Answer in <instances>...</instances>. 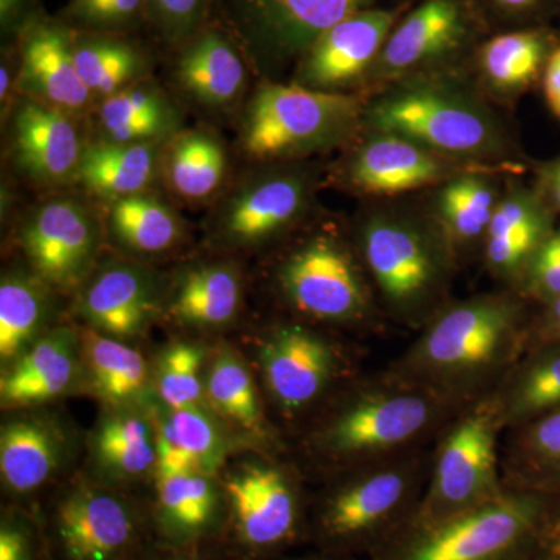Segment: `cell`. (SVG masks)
I'll return each instance as SVG.
<instances>
[{"mask_svg": "<svg viewBox=\"0 0 560 560\" xmlns=\"http://www.w3.org/2000/svg\"><path fill=\"white\" fill-rule=\"evenodd\" d=\"M523 308L506 293L460 301L433 316L389 375L469 407L511 371L521 345Z\"/></svg>", "mask_w": 560, "mask_h": 560, "instance_id": "6da1fadb", "label": "cell"}, {"mask_svg": "<svg viewBox=\"0 0 560 560\" xmlns=\"http://www.w3.org/2000/svg\"><path fill=\"white\" fill-rule=\"evenodd\" d=\"M430 469L420 451L359 467L316 501L308 539L326 555L370 558L412 521Z\"/></svg>", "mask_w": 560, "mask_h": 560, "instance_id": "7a4b0ae2", "label": "cell"}, {"mask_svg": "<svg viewBox=\"0 0 560 560\" xmlns=\"http://www.w3.org/2000/svg\"><path fill=\"white\" fill-rule=\"evenodd\" d=\"M466 408L386 374L350 394L320 423L313 445L359 469L419 451Z\"/></svg>", "mask_w": 560, "mask_h": 560, "instance_id": "3957f363", "label": "cell"}, {"mask_svg": "<svg viewBox=\"0 0 560 560\" xmlns=\"http://www.w3.org/2000/svg\"><path fill=\"white\" fill-rule=\"evenodd\" d=\"M550 510L540 493L499 499L438 522L411 521L370 560H536L548 552Z\"/></svg>", "mask_w": 560, "mask_h": 560, "instance_id": "277c9868", "label": "cell"}, {"mask_svg": "<svg viewBox=\"0 0 560 560\" xmlns=\"http://www.w3.org/2000/svg\"><path fill=\"white\" fill-rule=\"evenodd\" d=\"M368 124L459 162L493 161L506 153L503 131L488 106L451 81L405 80L372 106Z\"/></svg>", "mask_w": 560, "mask_h": 560, "instance_id": "5b68a950", "label": "cell"}, {"mask_svg": "<svg viewBox=\"0 0 560 560\" xmlns=\"http://www.w3.org/2000/svg\"><path fill=\"white\" fill-rule=\"evenodd\" d=\"M360 250L394 316L412 323L440 304L451 276L452 245L436 221L378 210L361 224Z\"/></svg>", "mask_w": 560, "mask_h": 560, "instance_id": "8992f818", "label": "cell"}, {"mask_svg": "<svg viewBox=\"0 0 560 560\" xmlns=\"http://www.w3.org/2000/svg\"><path fill=\"white\" fill-rule=\"evenodd\" d=\"M500 430L488 397L471 404L445 427L431 453L429 485L412 521H445L506 492L499 471Z\"/></svg>", "mask_w": 560, "mask_h": 560, "instance_id": "52a82bcc", "label": "cell"}, {"mask_svg": "<svg viewBox=\"0 0 560 560\" xmlns=\"http://www.w3.org/2000/svg\"><path fill=\"white\" fill-rule=\"evenodd\" d=\"M361 117L359 98L298 84H267L250 101L243 143L254 158L302 156L348 138Z\"/></svg>", "mask_w": 560, "mask_h": 560, "instance_id": "ba28073f", "label": "cell"}, {"mask_svg": "<svg viewBox=\"0 0 560 560\" xmlns=\"http://www.w3.org/2000/svg\"><path fill=\"white\" fill-rule=\"evenodd\" d=\"M228 522L223 545L235 560H270L308 539L311 514L296 481L270 463L243 464L221 482Z\"/></svg>", "mask_w": 560, "mask_h": 560, "instance_id": "9c48e42d", "label": "cell"}, {"mask_svg": "<svg viewBox=\"0 0 560 560\" xmlns=\"http://www.w3.org/2000/svg\"><path fill=\"white\" fill-rule=\"evenodd\" d=\"M44 526L54 560H132L153 540L149 511L91 482L66 490Z\"/></svg>", "mask_w": 560, "mask_h": 560, "instance_id": "30bf717a", "label": "cell"}, {"mask_svg": "<svg viewBox=\"0 0 560 560\" xmlns=\"http://www.w3.org/2000/svg\"><path fill=\"white\" fill-rule=\"evenodd\" d=\"M250 60L264 70L300 65L327 31L386 0H220Z\"/></svg>", "mask_w": 560, "mask_h": 560, "instance_id": "8fae6325", "label": "cell"}, {"mask_svg": "<svg viewBox=\"0 0 560 560\" xmlns=\"http://www.w3.org/2000/svg\"><path fill=\"white\" fill-rule=\"evenodd\" d=\"M294 308L320 320H357L370 311L366 283L352 254L331 235H316L293 250L279 272Z\"/></svg>", "mask_w": 560, "mask_h": 560, "instance_id": "7c38bea8", "label": "cell"}, {"mask_svg": "<svg viewBox=\"0 0 560 560\" xmlns=\"http://www.w3.org/2000/svg\"><path fill=\"white\" fill-rule=\"evenodd\" d=\"M22 248L35 275L58 290H73L90 275L101 228L86 206L61 198L39 206L22 230Z\"/></svg>", "mask_w": 560, "mask_h": 560, "instance_id": "4fadbf2b", "label": "cell"}, {"mask_svg": "<svg viewBox=\"0 0 560 560\" xmlns=\"http://www.w3.org/2000/svg\"><path fill=\"white\" fill-rule=\"evenodd\" d=\"M459 161L434 153L401 136L374 131L349 160L346 176L353 189L375 197H396L441 186L460 173L474 172Z\"/></svg>", "mask_w": 560, "mask_h": 560, "instance_id": "5bb4252c", "label": "cell"}, {"mask_svg": "<svg viewBox=\"0 0 560 560\" xmlns=\"http://www.w3.org/2000/svg\"><path fill=\"white\" fill-rule=\"evenodd\" d=\"M469 36L459 0H425L393 28L370 72L381 81L408 80L447 60Z\"/></svg>", "mask_w": 560, "mask_h": 560, "instance_id": "9a60e30c", "label": "cell"}, {"mask_svg": "<svg viewBox=\"0 0 560 560\" xmlns=\"http://www.w3.org/2000/svg\"><path fill=\"white\" fill-rule=\"evenodd\" d=\"M394 10L374 9L353 14L311 47L296 69L298 86L338 92L370 72L396 24Z\"/></svg>", "mask_w": 560, "mask_h": 560, "instance_id": "2e32d148", "label": "cell"}, {"mask_svg": "<svg viewBox=\"0 0 560 560\" xmlns=\"http://www.w3.org/2000/svg\"><path fill=\"white\" fill-rule=\"evenodd\" d=\"M337 353L320 335L301 326L279 327L260 348L265 385L289 412L304 410L329 388Z\"/></svg>", "mask_w": 560, "mask_h": 560, "instance_id": "e0dca14e", "label": "cell"}, {"mask_svg": "<svg viewBox=\"0 0 560 560\" xmlns=\"http://www.w3.org/2000/svg\"><path fill=\"white\" fill-rule=\"evenodd\" d=\"M151 534L168 547L223 544L228 510L223 489L201 470L156 477V497L149 510Z\"/></svg>", "mask_w": 560, "mask_h": 560, "instance_id": "ac0fdd59", "label": "cell"}, {"mask_svg": "<svg viewBox=\"0 0 560 560\" xmlns=\"http://www.w3.org/2000/svg\"><path fill=\"white\" fill-rule=\"evenodd\" d=\"M311 201V183L300 172H272L249 180L223 208L219 230L234 245H259L289 230Z\"/></svg>", "mask_w": 560, "mask_h": 560, "instance_id": "d6986e66", "label": "cell"}, {"mask_svg": "<svg viewBox=\"0 0 560 560\" xmlns=\"http://www.w3.org/2000/svg\"><path fill=\"white\" fill-rule=\"evenodd\" d=\"M80 308L101 334L119 340L138 337L156 315V279L139 265H108L88 282Z\"/></svg>", "mask_w": 560, "mask_h": 560, "instance_id": "ffe728a7", "label": "cell"}, {"mask_svg": "<svg viewBox=\"0 0 560 560\" xmlns=\"http://www.w3.org/2000/svg\"><path fill=\"white\" fill-rule=\"evenodd\" d=\"M13 149L22 171L39 183H60L77 175L83 153L69 114L36 98L25 101L14 113Z\"/></svg>", "mask_w": 560, "mask_h": 560, "instance_id": "44dd1931", "label": "cell"}, {"mask_svg": "<svg viewBox=\"0 0 560 560\" xmlns=\"http://www.w3.org/2000/svg\"><path fill=\"white\" fill-rule=\"evenodd\" d=\"M80 350L75 331L66 327L47 331L3 372L2 407H35L60 397L75 381Z\"/></svg>", "mask_w": 560, "mask_h": 560, "instance_id": "7402d4cb", "label": "cell"}, {"mask_svg": "<svg viewBox=\"0 0 560 560\" xmlns=\"http://www.w3.org/2000/svg\"><path fill=\"white\" fill-rule=\"evenodd\" d=\"M22 79L36 101L68 114L86 108L92 97L73 61V40L57 25L28 28L22 44Z\"/></svg>", "mask_w": 560, "mask_h": 560, "instance_id": "603a6c76", "label": "cell"}, {"mask_svg": "<svg viewBox=\"0 0 560 560\" xmlns=\"http://www.w3.org/2000/svg\"><path fill=\"white\" fill-rule=\"evenodd\" d=\"M65 452V438L49 420L32 416L10 420L0 433L3 486L11 495H31L57 474Z\"/></svg>", "mask_w": 560, "mask_h": 560, "instance_id": "cb8c5ba5", "label": "cell"}, {"mask_svg": "<svg viewBox=\"0 0 560 560\" xmlns=\"http://www.w3.org/2000/svg\"><path fill=\"white\" fill-rule=\"evenodd\" d=\"M158 143H91L81 153L77 176L92 194L117 201L147 189L160 167Z\"/></svg>", "mask_w": 560, "mask_h": 560, "instance_id": "d4e9b609", "label": "cell"}, {"mask_svg": "<svg viewBox=\"0 0 560 560\" xmlns=\"http://www.w3.org/2000/svg\"><path fill=\"white\" fill-rule=\"evenodd\" d=\"M176 75L191 97L209 106L230 105L246 83L241 54L220 32L201 33L180 55Z\"/></svg>", "mask_w": 560, "mask_h": 560, "instance_id": "484cf974", "label": "cell"}, {"mask_svg": "<svg viewBox=\"0 0 560 560\" xmlns=\"http://www.w3.org/2000/svg\"><path fill=\"white\" fill-rule=\"evenodd\" d=\"M555 32L522 28L489 39L480 51V72L500 94H518L544 77L552 50L559 46Z\"/></svg>", "mask_w": 560, "mask_h": 560, "instance_id": "4316f807", "label": "cell"}, {"mask_svg": "<svg viewBox=\"0 0 560 560\" xmlns=\"http://www.w3.org/2000/svg\"><path fill=\"white\" fill-rule=\"evenodd\" d=\"M242 301L238 272L230 265L209 264L191 268L173 291L171 313L178 323L200 329H217L231 323Z\"/></svg>", "mask_w": 560, "mask_h": 560, "instance_id": "83f0119b", "label": "cell"}, {"mask_svg": "<svg viewBox=\"0 0 560 560\" xmlns=\"http://www.w3.org/2000/svg\"><path fill=\"white\" fill-rule=\"evenodd\" d=\"M176 113L160 90L128 86L106 97L98 109L102 140L158 143L176 127Z\"/></svg>", "mask_w": 560, "mask_h": 560, "instance_id": "f1b7e54d", "label": "cell"}, {"mask_svg": "<svg viewBox=\"0 0 560 560\" xmlns=\"http://www.w3.org/2000/svg\"><path fill=\"white\" fill-rule=\"evenodd\" d=\"M83 359L95 393L110 405L136 404L149 388V366L140 352L119 338L84 331Z\"/></svg>", "mask_w": 560, "mask_h": 560, "instance_id": "f546056e", "label": "cell"}, {"mask_svg": "<svg viewBox=\"0 0 560 560\" xmlns=\"http://www.w3.org/2000/svg\"><path fill=\"white\" fill-rule=\"evenodd\" d=\"M500 198L492 180L466 172L445 180L434 200V221L452 246L486 238Z\"/></svg>", "mask_w": 560, "mask_h": 560, "instance_id": "4dcf8cb0", "label": "cell"}, {"mask_svg": "<svg viewBox=\"0 0 560 560\" xmlns=\"http://www.w3.org/2000/svg\"><path fill=\"white\" fill-rule=\"evenodd\" d=\"M50 285L39 276L11 272L0 283V359L13 363L33 342L49 320Z\"/></svg>", "mask_w": 560, "mask_h": 560, "instance_id": "1f68e13d", "label": "cell"}, {"mask_svg": "<svg viewBox=\"0 0 560 560\" xmlns=\"http://www.w3.org/2000/svg\"><path fill=\"white\" fill-rule=\"evenodd\" d=\"M168 187L186 200H206L215 194L226 173V154L206 131H187L172 140L162 154Z\"/></svg>", "mask_w": 560, "mask_h": 560, "instance_id": "d6a6232c", "label": "cell"}, {"mask_svg": "<svg viewBox=\"0 0 560 560\" xmlns=\"http://www.w3.org/2000/svg\"><path fill=\"white\" fill-rule=\"evenodd\" d=\"M206 400L234 429L257 440L268 438V423L248 366L232 350L213 359L205 378Z\"/></svg>", "mask_w": 560, "mask_h": 560, "instance_id": "836d02e7", "label": "cell"}, {"mask_svg": "<svg viewBox=\"0 0 560 560\" xmlns=\"http://www.w3.org/2000/svg\"><path fill=\"white\" fill-rule=\"evenodd\" d=\"M488 400L501 429L522 425L534 416L560 404V353L540 359L515 372H508Z\"/></svg>", "mask_w": 560, "mask_h": 560, "instance_id": "e575fe53", "label": "cell"}, {"mask_svg": "<svg viewBox=\"0 0 560 560\" xmlns=\"http://www.w3.org/2000/svg\"><path fill=\"white\" fill-rule=\"evenodd\" d=\"M109 224L114 237L132 253H164L180 238L176 213L145 191L114 201Z\"/></svg>", "mask_w": 560, "mask_h": 560, "instance_id": "d590c367", "label": "cell"}, {"mask_svg": "<svg viewBox=\"0 0 560 560\" xmlns=\"http://www.w3.org/2000/svg\"><path fill=\"white\" fill-rule=\"evenodd\" d=\"M94 451L106 470L121 480H135L156 470V433L139 416H109L95 431Z\"/></svg>", "mask_w": 560, "mask_h": 560, "instance_id": "8d00e7d4", "label": "cell"}, {"mask_svg": "<svg viewBox=\"0 0 560 560\" xmlns=\"http://www.w3.org/2000/svg\"><path fill=\"white\" fill-rule=\"evenodd\" d=\"M73 61L92 95L105 97L131 86L143 69L138 49L119 39L73 40Z\"/></svg>", "mask_w": 560, "mask_h": 560, "instance_id": "74e56055", "label": "cell"}, {"mask_svg": "<svg viewBox=\"0 0 560 560\" xmlns=\"http://www.w3.org/2000/svg\"><path fill=\"white\" fill-rule=\"evenodd\" d=\"M202 348L194 342H175L158 363L156 388L168 410L201 407L206 399L202 381Z\"/></svg>", "mask_w": 560, "mask_h": 560, "instance_id": "f35d334b", "label": "cell"}, {"mask_svg": "<svg viewBox=\"0 0 560 560\" xmlns=\"http://www.w3.org/2000/svg\"><path fill=\"white\" fill-rule=\"evenodd\" d=\"M165 422L180 447L197 463L198 469L210 474L219 467L226 453V440L215 420L202 407L171 410Z\"/></svg>", "mask_w": 560, "mask_h": 560, "instance_id": "ab89813d", "label": "cell"}, {"mask_svg": "<svg viewBox=\"0 0 560 560\" xmlns=\"http://www.w3.org/2000/svg\"><path fill=\"white\" fill-rule=\"evenodd\" d=\"M49 547L40 521L20 510L3 511L0 560H47Z\"/></svg>", "mask_w": 560, "mask_h": 560, "instance_id": "60d3db41", "label": "cell"}, {"mask_svg": "<svg viewBox=\"0 0 560 560\" xmlns=\"http://www.w3.org/2000/svg\"><path fill=\"white\" fill-rule=\"evenodd\" d=\"M143 9L145 0H72L69 13L94 31H119L138 20Z\"/></svg>", "mask_w": 560, "mask_h": 560, "instance_id": "b9f144b4", "label": "cell"}, {"mask_svg": "<svg viewBox=\"0 0 560 560\" xmlns=\"http://www.w3.org/2000/svg\"><path fill=\"white\" fill-rule=\"evenodd\" d=\"M528 289L537 296L555 301L560 294V230L552 232L526 268Z\"/></svg>", "mask_w": 560, "mask_h": 560, "instance_id": "7bdbcfd3", "label": "cell"}, {"mask_svg": "<svg viewBox=\"0 0 560 560\" xmlns=\"http://www.w3.org/2000/svg\"><path fill=\"white\" fill-rule=\"evenodd\" d=\"M517 452L541 463H560V410L544 416L522 434Z\"/></svg>", "mask_w": 560, "mask_h": 560, "instance_id": "ee69618b", "label": "cell"}, {"mask_svg": "<svg viewBox=\"0 0 560 560\" xmlns=\"http://www.w3.org/2000/svg\"><path fill=\"white\" fill-rule=\"evenodd\" d=\"M145 3L167 35L180 36L197 24L205 0H145Z\"/></svg>", "mask_w": 560, "mask_h": 560, "instance_id": "f6af8a7d", "label": "cell"}, {"mask_svg": "<svg viewBox=\"0 0 560 560\" xmlns=\"http://www.w3.org/2000/svg\"><path fill=\"white\" fill-rule=\"evenodd\" d=\"M156 444L158 477H171V475L184 474V471L200 470L189 453L180 447L165 419L158 425Z\"/></svg>", "mask_w": 560, "mask_h": 560, "instance_id": "bcb514c9", "label": "cell"}, {"mask_svg": "<svg viewBox=\"0 0 560 560\" xmlns=\"http://www.w3.org/2000/svg\"><path fill=\"white\" fill-rule=\"evenodd\" d=\"M132 560H235L221 541L198 547H168L151 540Z\"/></svg>", "mask_w": 560, "mask_h": 560, "instance_id": "7dc6e473", "label": "cell"}, {"mask_svg": "<svg viewBox=\"0 0 560 560\" xmlns=\"http://www.w3.org/2000/svg\"><path fill=\"white\" fill-rule=\"evenodd\" d=\"M485 3L504 20L528 22L550 16L559 9L560 0H485Z\"/></svg>", "mask_w": 560, "mask_h": 560, "instance_id": "c3c4849f", "label": "cell"}, {"mask_svg": "<svg viewBox=\"0 0 560 560\" xmlns=\"http://www.w3.org/2000/svg\"><path fill=\"white\" fill-rule=\"evenodd\" d=\"M537 176H539L537 191H539L545 202L550 206L552 212L560 215V154L556 160L540 165Z\"/></svg>", "mask_w": 560, "mask_h": 560, "instance_id": "681fc988", "label": "cell"}, {"mask_svg": "<svg viewBox=\"0 0 560 560\" xmlns=\"http://www.w3.org/2000/svg\"><path fill=\"white\" fill-rule=\"evenodd\" d=\"M545 101L550 108L552 116L560 121V44L552 50L550 60L545 68L544 77Z\"/></svg>", "mask_w": 560, "mask_h": 560, "instance_id": "f907efd6", "label": "cell"}, {"mask_svg": "<svg viewBox=\"0 0 560 560\" xmlns=\"http://www.w3.org/2000/svg\"><path fill=\"white\" fill-rule=\"evenodd\" d=\"M31 0H0L3 32H11L24 22Z\"/></svg>", "mask_w": 560, "mask_h": 560, "instance_id": "816d5d0a", "label": "cell"}, {"mask_svg": "<svg viewBox=\"0 0 560 560\" xmlns=\"http://www.w3.org/2000/svg\"><path fill=\"white\" fill-rule=\"evenodd\" d=\"M550 323L556 330L560 331V294L555 301L550 302Z\"/></svg>", "mask_w": 560, "mask_h": 560, "instance_id": "f5cc1de1", "label": "cell"}, {"mask_svg": "<svg viewBox=\"0 0 560 560\" xmlns=\"http://www.w3.org/2000/svg\"><path fill=\"white\" fill-rule=\"evenodd\" d=\"M282 560H357L355 558H346V556H331L320 552L319 556H308V558L282 559Z\"/></svg>", "mask_w": 560, "mask_h": 560, "instance_id": "db71d44e", "label": "cell"}, {"mask_svg": "<svg viewBox=\"0 0 560 560\" xmlns=\"http://www.w3.org/2000/svg\"><path fill=\"white\" fill-rule=\"evenodd\" d=\"M2 88H0V97L2 101H5L7 94H9L10 90V70L2 66Z\"/></svg>", "mask_w": 560, "mask_h": 560, "instance_id": "11a10c76", "label": "cell"}, {"mask_svg": "<svg viewBox=\"0 0 560 560\" xmlns=\"http://www.w3.org/2000/svg\"><path fill=\"white\" fill-rule=\"evenodd\" d=\"M536 560H559V559L556 558V556L550 555V552H547V555H544V556H541V558L536 559Z\"/></svg>", "mask_w": 560, "mask_h": 560, "instance_id": "9f6ffc18", "label": "cell"}, {"mask_svg": "<svg viewBox=\"0 0 560 560\" xmlns=\"http://www.w3.org/2000/svg\"><path fill=\"white\" fill-rule=\"evenodd\" d=\"M47 560H54V559H51L50 551H49V559H47Z\"/></svg>", "mask_w": 560, "mask_h": 560, "instance_id": "6f0895ef", "label": "cell"}]
</instances>
